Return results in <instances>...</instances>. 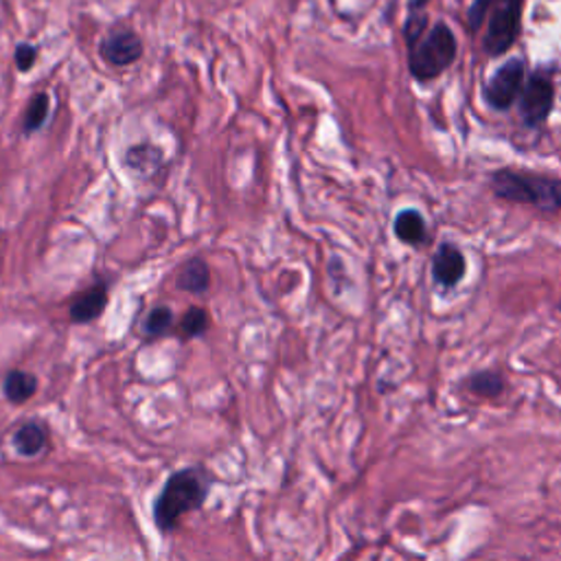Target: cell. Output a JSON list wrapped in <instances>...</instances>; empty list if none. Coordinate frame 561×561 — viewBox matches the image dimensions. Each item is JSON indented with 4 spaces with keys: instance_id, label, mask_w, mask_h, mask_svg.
<instances>
[{
    "instance_id": "cell-3",
    "label": "cell",
    "mask_w": 561,
    "mask_h": 561,
    "mask_svg": "<svg viewBox=\"0 0 561 561\" xmlns=\"http://www.w3.org/2000/svg\"><path fill=\"white\" fill-rule=\"evenodd\" d=\"M456 58V38L447 25L439 23L432 32L408 47V67L414 80L430 82L443 75Z\"/></svg>"
},
{
    "instance_id": "cell-10",
    "label": "cell",
    "mask_w": 561,
    "mask_h": 561,
    "mask_svg": "<svg viewBox=\"0 0 561 561\" xmlns=\"http://www.w3.org/2000/svg\"><path fill=\"white\" fill-rule=\"evenodd\" d=\"M108 307V285L97 283L91 290L82 292L73 305H71V320L75 325H89L93 320H97L104 309Z\"/></svg>"
},
{
    "instance_id": "cell-9",
    "label": "cell",
    "mask_w": 561,
    "mask_h": 561,
    "mask_svg": "<svg viewBox=\"0 0 561 561\" xmlns=\"http://www.w3.org/2000/svg\"><path fill=\"white\" fill-rule=\"evenodd\" d=\"M124 165L137 178L150 180V178H154L163 170L165 156H163L161 148H156L152 143H139V145H132V148L126 150Z\"/></svg>"
},
{
    "instance_id": "cell-2",
    "label": "cell",
    "mask_w": 561,
    "mask_h": 561,
    "mask_svg": "<svg viewBox=\"0 0 561 561\" xmlns=\"http://www.w3.org/2000/svg\"><path fill=\"white\" fill-rule=\"evenodd\" d=\"M489 187L495 198L511 204H528L544 213L561 211V180L519 170H495L489 174Z\"/></svg>"
},
{
    "instance_id": "cell-22",
    "label": "cell",
    "mask_w": 561,
    "mask_h": 561,
    "mask_svg": "<svg viewBox=\"0 0 561 561\" xmlns=\"http://www.w3.org/2000/svg\"><path fill=\"white\" fill-rule=\"evenodd\" d=\"M428 3V0H412V10H419V8H423Z\"/></svg>"
},
{
    "instance_id": "cell-14",
    "label": "cell",
    "mask_w": 561,
    "mask_h": 561,
    "mask_svg": "<svg viewBox=\"0 0 561 561\" xmlns=\"http://www.w3.org/2000/svg\"><path fill=\"white\" fill-rule=\"evenodd\" d=\"M3 390H5V397L12 404L21 406L38 393V377L34 373H27V371H10L8 377H5Z\"/></svg>"
},
{
    "instance_id": "cell-7",
    "label": "cell",
    "mask_w": 561,
    "mask_h": 561,
    "mask_svg": "<svg viewBox=\"0 0 561 561\" xmlns=\"http://www.w3.org/2000/svg\"><path fill=\"white\" fill-rule=\"evenodd\" d=\"M143 40L130 30H115L100 45L102 58L113 67H130L143 58Z\"/></svg>"
},
{
    "instance_id": "cell-15",
    "label": "cell",
    "mask_w": 561,
    "mask_h": 561,
    "mask_svg": "<svg viewBox=\"0 0 561 561\" xmlns=\"http://www.w3.org/2000/svg\"><path fill=\"white\" fill-rule=\"evenodd\" d=\"M504 388H506L504 377L491 369L476 371L474 375L467 377V390L482 399H498L504 393Z\"/></svg>"
},
{
    "instance_id": "cell-1",
    "label": "cell",
    "mask_w": 561,
    "mask_h": 561,
    "mask_svg": "<svg viewBox=\"0 0 561 561\" xmlns=\"http://www.w3.org/2000/svg\"><path fill=\"white\" fill-rule=\"evenodd\" d=\"M211 480L200 467L174 471L154 502V522L163 533H172L180 517L198 511L209 498Z\"/></svg>"
},
{
    "instance_id": "cell-13",
    "label": "cell",
    "mask_w": 561,
    "mask_h": 561,
    "mask_svg": "<svg viewBox=\"0 0 561 561\" xmlns=\"http://www.w3.org/2000/svg\"><path fill=\"white\" fill-rule=\"evenodd\" d=\"M209 285H211L209 264L200 257L189 259L178 274V288L189 294H202L209 290Z\"/></svg>"
},
{
    "instance_id": "cell-12",
    "label": "cell",
    "mask_w": 561,
    "mask_h": 561,
    "mask_svg": "<svg viewBox=\"0 0 561 561\" xmlns=\"http://www.w3.org/2000/svg\"><path fill=\"white\" fill-rule=\"evenodd\" d=\"M47 441L49 428L43 421H30L21 425L12 436V443L21 456H38L47 447Z\"/></svg>"
},
{
    "instance_id": "cell-6",
    "label": "cell",
    "mask_w": 561,
    "mask_h": 561,
    "mask_svg": "<svg viewBox=\"0 0 561 561\" xmlns=\"http://www.w3.org/2000/svg\"><path fill=\"white\" fill-rule=\"evenodd\" d=\"M524 80H526L524 62L522 60H509L487 82V86H484L487 104L498 113L509 110L515 104V100L519 97V93L524 89Z\"/></svg>"
},
{
    "instance_id": "cell-21",
    "label": "cell",
    "mask_w": 561,
    "mask_h": 561,
    "mask_svg": "<svg viewBox=\"0 0 561 561\" xmlns=\"http://www.w3.org/2000/svg\"><path fill=\"white\" fill-rule=\"evenodd\" d=\"M423 30H425V19H410L404 27V36H406V43L408 47H412L414 43H419L423 38Z\"/></svg>"
},
{
    "instance_id": "cell-16",
    "label": "cell",
    "mask_w": 561,
    "mask_h": 561,
    "mask_svg": "<svg viewBox=\"0 0 561 561\" xmlns=\"http://www.w3.org/2000/svg\"><path fill=\"white\" fill-rule=\"evenodd\" d=\"M49 113H51V97H49V93H36L32 97L30 106H27L25 121H23V132L25 135L38 132L47 124Z\"/></svg>"
},
{
    "instance_id": "cell-4",
    "label": "cell",
    "mask_w": 561,
    "mask_h": 561,
    "mask_svg": "<svg viewBox=\"0 0 561 561\" xmlns=\"http://www.w3.org/2000/svg\"><path fill=\"white\" fill-rule=\"evenodd\" d=\"M552 106H554L552 80L541 71L533 73L519 93L522 121L528 128H541L548 121Z\"/></svg>"
},
{
    "instance_id": "cell-11",
    "label": "cell",
    "mask_w": 561,
    "mask_h": 561,
    "mask_svg": "<svg viewBox=\"0 0 561 561\" xmlns=\"http://www.w3.org/2000/svg\"><path fill=\"white\" fill-rule=\"evenodd\" d=\"M393 233L401 244L421 246L428 239V226L417 209H404L393 222Z\"/></svg>"
},
{
    "instance_id": "cell-19",
    "label": "cell",
    "mask_w": 561,
    "mask_h": 561,
    "mask_svg": "<svg viewBox=\"0 0 561 561\" xmlns=\"http://www.w3.org/2000/svg\"><path fill=\"white\" fill-rule=\"evenodd\" d=\"M14 60H16L19 71H21V73H27V71H32V69L36 67V62H38V49H36L34 45H30V43H21V45L16 47Z\"/></svg>"
},
{
    "instance_id": "cell-17",
    "label": "cell",
    "mask_w": 561,
    "mask_h": 561,
    "mask_svg": "<svg viewBox=\"0 0 561 561\" xmlns=\"http://www.w3.org/2000/svg\"><path fill=\"white\" fill-rule=\"evenodd\" d=\"M209 327H211V318H209V312L204 307H189L185 312L183 320H180V334L187 340L204 336Z\"/></svg>"
},
{
    "instance_id": "cell-23",
    "label": "cell",
    "mask_w": 561,
    "mask_h": 561,
    "mask_svg": "<svg viewBox=\"0 0 561 561\" xmlns=\"http://www.w3.org/2000/svg\"><path fill=\"white\" fill-rule=\"evenodd\" d=\"M559 312H561V301H559Z\"/></svg>"
},
{
    "instance_id": "cell-18",
    "label": "cell",
    "mask_w": 561,
    "mask_h": 561,
    "mask_svg": "<svg viewBox=\"0 0 561 561\" xmlns=\"http://www.w3.org/2000/svg\"><path fill=\"white\" fill-rule=\"evenodd\" d=\"M172 325H174V312L167 305H159L148 314V318L143 323V331L150 338H161L167 334V329Z\"/></svg>"
},
{
    "instance_id": "cell-20",
    "label": "cell",
    "mask_w": 561,
    "mask_h": 561,
    "mask_svg": "<svg viewBox=\"0 0 561 561\" xmlns=\"http://www.w3.org/2000/svg\"><path fill=\"white\" fill-rule=\"evenodd\" d=\"M493 3H495V0H474V5L469 10V27L471 30H478L482 25V21L489 14Z\"/></svg>"
},
{
    "instance_id": "cell-8",
    "label": "cell",
    "mask_w": 561,
    "mask_h": 561,
    "mask_svg": "<svg viewBox=\"0 0 561 561\" xmlns=\"http://www.w3.org/2000/svg\"><path fill=\"white\" fill-rule=\"evenodd\" d=\"M467 274V259L463 255V250L452 244V242H443L432 259V279L439 288L443 290H452L456 288Z\"/></svg>"
},
{
    "instance_id": "cell-5",
    "label": "cell",
    "mask_w": 561,
    "mask_h": 561,
    "mask_svg": "<svg viewBox=\"0 0 561 561\" xmlns=\"http://www.w3.org/2000/svg\"><path fill=\"white\" fill-rule=\"evenodd\" d=\"M522 3L524 0H498L484 40V49L489 56H502L513 47L519 34Z\"/></svg>"
}]
</instances>
